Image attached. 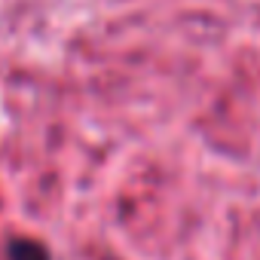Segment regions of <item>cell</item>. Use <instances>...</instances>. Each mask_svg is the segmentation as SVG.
Segmentation results:
<instances>
[{"mask_svg":"<svg viewBox=\"0 0 260 260\" xmlns=\"http://www.w3.org/2000/svg\"><path fill=\"white\" fill-rule=\"evenodd\" d=\"M7 257L10 260H52L46 245L37 239H13L7 245Z\"/></svg>","mask_w":260,"mask_h":260,"instance_id":"6da1fadb","label":"cell"}]
</instances>
